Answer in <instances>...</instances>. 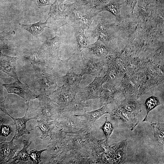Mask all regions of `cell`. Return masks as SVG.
<instances>
[{"mask_svg":"<svg viewBox=\"0 0 164 164\" xmlns=\"http://www.w3.org/2000/svg\"><path fill=\"white\" fill-rule=\"evenodd\" d=\"M18 59L17 57L9 56L0 52V70L15 80L18 79L16 68Z\"/></svg>","mask_w":164,"mask_h":164,"instance_id":"obj_13","label":"cell"},{"mask_svg":"<svg viewBox=\"0 0 164 164\" xmlns=\"http://www.w3.org/2000/svg\"><path fill=\"white\" fill-rule=\"evenodd\" d=\"M74 29V36L77 43V50L81 52L88 47V37L86 35L85 30L77 28Z\"/></svg>","mask_w":164,"mask_h":164,"instance_id":"obj_27","label":"cell"},{"mask_svg":"<svg viewBox=\"0 0 164 164\" xmlns=\"http://www.w3.org/2000/svg\"><path fill=\"white\" fill-rule=\"evenodd\" d=\"M108 77H96L93 81L87 86L81 88L78 93L81 101L100 98L103 90V84L107 81Z\"/></svg>","mask_w":164,"mask_h":164,"instance_id":"obj_9","label":"cell"},{"mask_svg":"<svg viewBox=\"0 0 164 164\" xmlns=\"http://www.w3.org/2000/svg\"><path fill=\"white\" fill-rule=\"evenodd\" d=\"M67 148L77 163H94L89 132L65 133Z\"/></svg>","mask_w":164,"mask_h":164,"instance_id":"obj_1","label":"cell"},{"mask_svg":"<svg viewBox=\"0 0 164 164\" xmlns=\"http://www.w3.org/2000/svg\"><path fill=\"white\" fill-rule=\"evenodd\" d=\"M26 58L30 61L31 63L36 66L46 67L44 56L39 49L26 56Z\"/></svg>","mask_w":164,"mask_h":164,"instance_id":"obj_30","label":"cell"},{"mask_svg":"<svg viewBox=\"0 0 164 164\" xmlns=\"http://www.w3.org/2000/svg\"><path fill=\"white\" fill-rule=\"evenodd\" d=\"M97 12L77 2L68 5L66 23L74 29H88Z\"/></svg>","mask_w":164,"mask_h":164,"instance_id":"obj_3","label":"cell"},{"mask_svg":"<svg viewBox=\"0 0 164 164\" xmlns=\"http://www.w3.org/2000/svg\"><path fill=\"white\" fill-rule=\"evenodd\" d=\"M15 34L14 30H11L6 33L4 32H0V52L7 48L8 39Z\"/></svg>","mask_w":164,"mask_h":164,"instance_id":"obj_33","label":"cell"},{"mask_svg":"<svg viewBox=\"0 0 164 164\" xmlns=\"http://www.w3.org/2000/svg\"><path fill=\"white\" fill-rule=\"evenodd\" d=\"M160 104L159 99L155 96H152L147 98L144 103L147 114L142 121H146L147 116L149 112L157 106L160 105Z\"/></svg>","mask_w":164,"mask_h":164,"instance_id":"obj_31","label":"cell"},{"mask_svg":"<svg viewBox=\"0 0 164 164\" xmlns=\"http://www.w3.org/2000/svg\"><path fill=\"white\" fill-rule=\"evenodd\" d=\"M101 107L98 109L91 111L86 112L81 115H75L78 117L84 118L85 119L93 124L102 116L105 114H109L111 111L107 104L103 105Z\"/></svg>","mask_w":164,"mask_h":164,"instance_id":"obj_23","label":"cell"},{"mask_svg":"<svg viewBox=\"0 0 164 164\" xmlns=\"http://www.w3.org/2000/svg\"><path fill=\"white\" fill-rule=\"evenodd\" d=\"M37 121L38 125L35 128L38 127L40 129L42 132L40 138L43 139L47 137L51 138L53 134V130L55 126V122L42 119L37 120Z\"/></svg>","mask_w":164,"mask_h":164,"instance_id":"obj_26","label":"cell"},{"mask_svg":"<svg viewBox=\"0 0 164 164\" xmlns=\"http://www.w3.org/2000/svg\"><path fill=\"white\" fill-rule=\"evenodd\" d=\"M109 114L111 117L118 118L122 120L131 131L133 130L139 122L135 114L127 111L119 105L115 107Z\"/></svg>","mask_w":164,"mask_h":164,"instance_id":"obj_12","label":"cell"},{"mask_svg":"<svg viewBox=\"0 0 164 164\" xmlns=\"http://www.w3.org/2000/svg\"><path fill=\"white\" fill-rule=\"evenodd\" d=\"M47 150L46 149H43L39 151L36 149H33L30 151L29 154V157L34 164H39L40 163V155L42 153Z\"/></svg>","mask_w":164,"mask_h":164,"instance_id":"obj_36","label":"cell"},{"mask_svg":"<svg viewBox=\"0 0 164 164\" xmlns=\"http://www.w3.org/2000/svg\"><path fill=\"white\" fill-rule=\"evenodd\" d=\"M107 26L105 20L101 19L98 22L96 29L93 31L91 36H98V38L103 41L109 39L110 34Z\"/></svg>","mask_w":164,"mask_h":164,"instance_id":"obj_24","label":"cell"},{"mask_svg":"<svg viewBox=\"0 0 164 164\" xmlns=\"http://www.w3.org/2000/svg\"><path fill=\"white\" fill-rule=\"evenodd\" d=\"M101 10L108 11L114 15L118 19L120 18V9L118 6L113 3H110L101 9Z\"/></svg>","mask_w":164,"mask_h":164,"instance_id":"obj_35","label":"cell"},{"mask_svg":"<svg viewBox=\"0 0 164 164\" xmlns=\"http://www.w3.org/2000/svg\"><path fill=\"white\" fill-rule=\"evenodd\" d=\"M46 151L53 163H70L72 159L67 146L65 133L61 129L53 133Z\"/></svg>","mask_w":164,"mask_h":164,"instance_id":"obj_2","label":"cell"},{"mask_svg":"<svg viewBox=\"0 0 164 164\" xmlns=\"http://www.w3.org/2000/svg\"><path fill=\"white\" fill-rule=\"evenodd\" d=\"M68 9V5L64 4L63 2L57 1L51 6L49 17H51L54 20L65 19Z\"/></svg>","mask_w":164,"mask_h":164,"instance_id":"obj_19","label":"cell"},{"mask_svg":"<svg viewBox=\"0 0 164 164\" xmlns=\"http://www.w3.org/2000/svg\"><path fill=\"white\" fill-rule=\"evenodd\" d=\"M31 64L35 71L36 80L41 89V93L48 96L58 86L56 82L57 76L49 74L43 68Z\"/></svg>","mask_w":164,"mask_h":164,"instance_id":"obj_7","label":"cell"},{"mask_svg":"<svg viewBox=\"0 0 164 164\" xmlns=\"http://www.w3.org/2000/svg\"><path fill=\"white\" fill-rule=\"evenodd\" d=\"M73 112L62 110L56 122L55 126L65 133L89 132L92 128L93 124L85 119H81L73 114Z\"/></svg>","mask_w":164,"mask_h":164,"instance_id":"obj_4","label":"cell"},{"mask_svg":"<svg viewBox=\"0 0 164 164\" xmlns=\"http://www.w3.org/2000/svg\"><path fill=\"white\" fill-rule=\"evenodd\" d=\"M92 156L94 163L96 158L101 154L108 151L109 142L106 139L98 140L92 136L90 137Z\"/></svg>","mask_w":164,"mask_h":164,"instance_id":"obj_18","label":"cell"},{"mask_svg":"<svg viewBox=\"0 0 164 164\" xmlns=\"http://www.w3.org/2000/svg\"><path fill=\"white\" fill-rule=\"evenodd\" d=\"M37 98L39 101L36 109L38 118L56 123L62 110L48 96L42 93Z\"/></svg>","mask_w":164,"mask_h":164,"instance_id":"obj_5","label":"cell"},{"mask_svg":"<svg viewBox=\"0 0 164 164\" xmlns=\"http://www.w3.org/2000/svg\"><path fill=\"white\" fill-rule=\"evenodd\" d=\"M53 38L46 39L39 49L45 59L46 67L52 69L55 63L61 60L59 56L61 40L56 35Z\"/></svg>","mask_w":164,"mask_h":164,"instance_id":"obj_6","label":"cell"},{"mask_svg":"<svg viewBox=\"0 0 164 164\" xmlns=\"http://www.w3.org/2000/svg\"><path fill=\"white\" fill-rule=\"evenodd\" d=\"M154 132L155 139L159 145L164 148V123H151Z\"/></svg>","mask_w":164,"mask_h":164,"instance_id":"obj_28","label":"cell"},{"mask_svg":"<svg viewBox=\"0 0 164 164\" xmlns=\"http://www.w3.org/2000/svg\"><path fill=\"white\" fill-rule=\"evenodd\" d=\"M84 75L82 74H77L71 70L63 76V81L64 86L71 91L76 95L81 87L80 84Z\"/></svg>","mask_w":164,"mask_h":164,"instance_id":"obj_16","label":"cell"},{"mask_svg":"<svg viewBox=\"0 0 164 164\" xmlns=\"http://www.w3.org/2000/svg\"><path fill=\"white\" fill-rule=\"evenodd\" d=\"M27 108L25 115L21 118H15L11 116L9 114H8L13 120L15 126V134L13 138L14 140H16L25 134H29L30 131L33 130L31 129L29 130H27L26 128L27 122L32 119H37L38 117L37 115L32 118H28L26 117L27 111L29 107V103H27Z\"/></svg>","mask_w":164,"mask_h":164,"instance_id":"obj_15","label":"cell"},{"mask_svg":"<svg viewBox=\"0 0 164 164\" xmlns=\"http://www.w3.org/2000/svg\"><path fill=\"white\" fill-rule=\"evenodd\" d=\"M75 94L63 85L61 86H57L55 90L48 96L61 109L65 111L75 101Z\"/></svg>","mask_w":164,"mask_h":164,"instance_id":"obj_8","label":"cell"},{"mask_svg":"<svg viewBox=\"0 0 164 164\" xmlns=\"http://www.w3.org/2000/svg\"><path fill=\"white\" fill-rule=\"evenodd\" d=\"M95 163L116 164L112 156L108 151L100 154L96 159Z\"/></svg>","mask_w":164,"mask_h":164,"instance_id":"obj_32","label":"cell"},{"mask_svg":"<svg viewBox=\"0 0 164 164\" xmlns=\"http://www.w3.org/2000/svg\"><path fill=\"white\" fill-rule=\"evenodd\" d=\"M0 121L2 123L0 127V136L6 138L11 133L12 130L9 125L3 124L0 118Z\"/></svg>","mask_w":164,"mask_h":164,"instance_id":"obj_37","label":"cell"},{"mask_svg":"<svg viewBox=\"0 0 164 164\" xmlns=\"http://www.w3.org/2000/svg\"><path fill=\"white\" fill-rule=\"evenodd\" d=\"M83 68L81 74H87L94 76L99 74L103 69L105 62L104 60L93 57L90 56L82 57Z\"/></svg>","mask_w":164,"mask_h":164,"instance_id":"obj_11","label":"cell"},{"mask_svg":"<svg viewBox=\"0 0 164 164\" xmlns=\"http://www.w3.org/2000/svg\"><path fill=\"white\" fill-rule=\"evenodd\" d=\"M127 144L126 139L109 145L108 151L112 156L116 164H122L125 162Z\"/></svg>","mask_w":164,"mask_h":164,"instance_id":"obj_14","label":"cell"},{"mask_svg":"<svg viewBox=\"0 0 164 164\" xmlns=\"http://www.w3.org/2000/svg\"><path fill=\"white\" fill-rule=\"evenodd\" d=\"M6 98V97L3 101H0V111L8 115L9 114L6 110L5 106V101Z\"/></svg>","mask_w":164,"mask_h":164,"instance_id":"obj_39","label":"cell"},{"mask_svg":"<svg viewBox=\"0 0 164 164\" xmlns=\"http://www.w3.org/2000/svg\"><path fill=\"white\" fill-rule=\"evenodd\" d=\"M1 142L0 143V145L1 144Z\"/></svg>","mask_w":164,"mask_h":164,"instance_id":"obj_40","label":"cell"},{"mask_svg":"<svg viewBox=\"0 0 164 164\" xmlns=\"http://www.w3.org/2000/svg\"><path fill=\"white\" fill-rule=\"evenodd\" d=\"M105 120L104 124L100 127V128L103 131L106 137V140L108 142L109 138L114 129L112 123L109 121L107 117H105Z\"/></svg>","mask_w":164,"mask_h":164,"instance_id":"obj_34","label":"cell"},{"mask_svg":"<svg viewBox=\"0 0 164 164\" xmlns=\"http://www.w3.org/2000/svg\"><path fill=\"white\" fill-rule=\"evenodd\" d=\"M87 48L91 54L102 58L106 57L109 52L104 41L99 38L93 44L88 45Z\"/></svg>","mask_w":164,"mask_h":164,"instance_id":"obj_22","label":"cell"},{"mask_svg":"<svg viewBox=\"0 0 164 164\" xmlns=\"http://www.w3.org/2000/svg\"><path fill=\"white\" fill-rule=\"evenodd\" d=\"M49 17L44 22H42L40 21L31 24H26L20 23L19 24L24 29L30 32L33 36H36L43 32L45 27H47L57 31V29H54L47 26V23Z\"/></svg>","mask_w":164,"mask_h":164,"instance_id":"obj_25","label":"cell"},{"mask_svg":"<svg viewBox=\"0 0 164 164\" xmlns=\"http://www.w3.org/2000/svg\"><path fill=\"white\" fill-rule=\"evenodd\" d=\"M12 138L9 142H3L0 145V163H7L14 156L19 149L18 145H14Z\"/></svg>","mask_w":164,"mask_h":164,"instance_id":"obj_17","label":"cell"},{"mask_svg":"<svg viewBox=\"0 0 164 164\" xmlns=\"http://www.w3.org/2000/svg\"><path fill=\"white\" fill-rule=\"evenodd\" d=\"M117 92L111 85L107 84L103 87V90L100 98L101 106L116 102L115 99Z\"/></svg>","mask_w":164,"mask_h":164,"instance_id":"obj_21","label":"cell"},{"mask_svg":"<svg viewBox=\"0 0 164 164\" xmlns=\"http://www.w3.org/2000/svg\"><path fill=\"white\" fill-rule=\"evenodd\" d=\"M31 142L29 143L26 140H23V147L22 149L18 152L12 158V161L11 163H15L16 162L18 163L20 161H26L29 157V154L27 152V149L30 146Z\"/></svg>","mask_w":164,"mask_h":164,"instance_id":"obj_29","label":"cell"},{"mask_svg":"<svg viewBox=\"0 0 164 164\" xmlns=\"http://www.w3.org/2000/svg\"><path fill=\"white\" fill-rule=\"evenodd\" d=\"M37 3L39 8L50 5V0H37Z\"/></svg>","mask_w":164,"mask_h":164,"instance_id":"obj_38","label":"cell"},{"mask_svg":"<svg viewBox=\"0 0 164 164\" xmlns=\"http://www.w3.org/2000/svg\"><path fill=\"white\" fill-rule=\"evenodd\" d=\"M119 106L127 111L135 114L136 116L141 112V106L135 96L126 97Z\"/></svg>","mask_w":164,"mask_h":164,"instance_id":"obj_20","label":"cell"},{"mask_svg":"<svg viewBox=\"0 0 164 164\" xmlns=\"http://www.w3.org/2000/svg\"><path fill=\"white\" fill-rule=\"evenodd\" d=\"M2 86L9 93L16 94L22 98L27 103L30 100L37 98L36 95L31 91L27 84L21 83L18 79L13 83L9 84H2Z\"/></svg>","mask_w":164,"mask_h":164,"instance_id":"obj_10","label":"cell"}]
</instances>
